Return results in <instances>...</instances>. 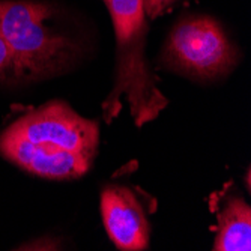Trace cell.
<instances>
[{
  "label": "cell",
  "instance_id": "6da1fadb",
  "mask_svg": "<svg viewBox=\"0 0 251 251\" xmlns=\"http://www.w3.org/2000/svg\"><path fill=\"white\" fill-rule=\"evenodd\" d=\"M100 145V126L66 102L26 113L0 134V155L30 175L68 180L86 175Z\"/></svg>",
  "mask_w": 251,
  "mask_h": 251
},
{
  "label": "cell",
  "instance_id": "7a4b0ae2",
  "mask_svg": "<svg viewBox=\"0 0 251 251\" xmlns=\"http://www.w3.org/2000/svg\"><path fill=\"white\" fill-rule=\"evenodd\" d=\"M113 20L118 42L116 83L104 102V116L110 122L121 110L125 97L131 116L142 126L159 116L169 101L159 92L145 56L148 26L143 0H104Z\"/></svg>",
  "mask_w": 251,
  "mask_h": 251
},
{
  "label": "cell",
  "instance_id": "3957f363",
  "mask_svg": "<svg viewBox=\"0 0 251 251\" xmlns=\"http://www.w3.org/2000/svg\"><path fill=\"white\" fill-rule=\"evenodd\" d=\"M0 35L23 80L54 77L78 57L77 44L57 29L54 9L32 0H0Z\"/></svg>",
  "mask_w": 251,
  "mask_h": 251
},
{
  "label": "cell",
  "instance_id": "277c9868",
  "mask_svg": "<svg viewBox=\"0 0 251 251\" xmlns=\"http://www.w3.org/2000/svg\"><path fill=\"white\" fill-rule=\"evenodd\" d=\"M236 60L238 51L220 23L204 15L180 20L170 32L163 53L169 70L201 81L229 74Z\"/></svg>",
  "mask_w": 251,
  "mask_h": 251
},
{
  "label": "cell",
  "instance_id": "5b68a950",
  "mask_svg": "<svg viewBox=\"0 0 251 251\" xmlns=\"http://www.w3.org/2000/svg\"><path fill=\"white\" fill-rule=\"evenodd\" d=\"M105 230L119 250L140 251L149 247V224L142 204L126 187H107L101 194Z\"/></svg>",
  "mask_w": 251,
  "mask_h": 251
},
{
  "label": "cell",
  "instance_id": "8992f818",
  "mask_svg": "<svg viewBox=\"0 0 251 251\" xmlns=\"http://www.w3.org/2000/svg\"><path fill=\"white\" fill-rule=\"evenodd\" d=\"M251 248V211L241 199H229L218 215V233L214 250L248 251Z\"/></svg>",
  "mask_w": 251,
  "mask_h": 251
},
{
  "label": "cell",
  "instance_id": "52a82bcc",
  "mask_svg": "<svg viewBox=\"0 0 251 251\" xmlns=\"http://www.w3.org/2000/svg\"><path fill=\"white\" fill-rule=\"evenodd\" d=\"M23 81L20 68L12 56L6 41L0 35V83Z\"/></svg>",
  "mask_w": 251,
  "mask_h": 251
},
{
  "label": "cell",
  "instance_id": "ba28073f",
  "mask_svg": "<svg viewBox=\"0 0 251 251\" xmlns=\"http://www.w3.org/2000/svg\"><path fill=\"white\" fill-rule=\"evenodd\" d=\"M175 0H143L145 3V11L151 18L156 17L161 14L170 3H173Z\"/></svg>",
  "mask_w": 251,
  "mask_h": 251
}]
</instances>
